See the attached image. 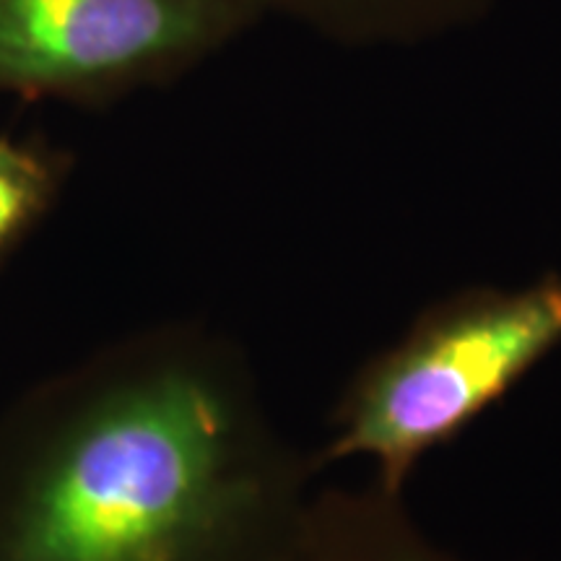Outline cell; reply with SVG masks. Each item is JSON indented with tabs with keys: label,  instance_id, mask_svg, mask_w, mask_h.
<instances>
[{
	"label": "cell",
	"instance_id": "obj_2",
	"mask_svg": "<svg viewBox=\"0 0 561 561\" xmlns=\"http://www.w3.org/2000/svg\"><path fill=\"white\" fill-rule=\"evenodd\" d=\"M561 346V276L523 289H468L421 312L356 371L318 466L367 460L401 496L432 450L460 437Z\"/></svg>",
	"mask_w": 561,
	"mask_h": 561
},
{
	"label": "cell",
	"instance_id": "obj_3",
	"mask_svg": "<svg viewBox=\"0 0 561 561\" xmlns=\"http://www.w3.org/2000/svg\"><path fill=\"white\" fill-rule=\"evenodd\" d=\"M265 16L263 0H0V94L110 104L191 73Z\"/></svg>",
	"mask_w": 561,
	"mask_h": 561
},
{
	"label": "cell",
	"instance_id": "obj_1",
	"mask_svg": "<svg viewBox=\"0 0 561 561\" xmlns=\"http://www.w3.org/2000/svg\"><path fill=\"white\" fill-rule=\"evenodd\" d=\"M312 496L240 351L167 322L0 419V561H265Z\"/></svg>",
	"mask_w": 561,
	"mask_h": 561
},
{
	"label": "cell",
	"instance_id": "obj_6",
	"mask_svg": "<svg viewBox=\"0 0 561 561\" xmlns=\"http://www.w3.org/2000/svg\"><path fill=\"white\" fill-rule=\"evenodd\" d=\"M70 172L73 157L53 140L0 133V271L58 206Z\"/></svg>",
	"mask_w": 561,
	"mask_h": 561
},
{
	"label": "cell",
	"instance_id": "obj_4",
	"mask_svg": "<svg viewBox=\"0 0 561 561\" xmlns=\"http://www.w3.org/2000/svg\"><path fill=\"white\" fill-rule=\"evenodd\" d=\"M265 561H453L405 512L371 491L314 496L297 528Z\"/></svg>",
	"mask_w": 561,
	"mask_h": 561
},
{
	"label": "cell",
	"instance_id": "obj_5",
	"mask_svg": "<svg viewBox=\"0 0 561 561\" xmlns=\"http://www.w3.org/2000/svg\"><path fill=\"white\" fill-rule=\"evenodd\" d=\"M502 0H263L343 47H419L476 26Z\"/></svg>",
	"mask_w": 561,
	"mask_h": 561
}]
</instances>
